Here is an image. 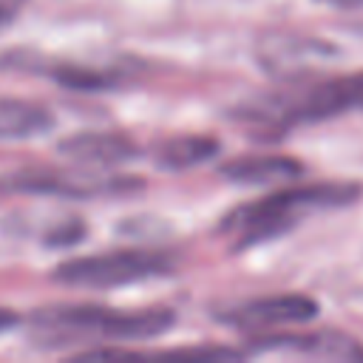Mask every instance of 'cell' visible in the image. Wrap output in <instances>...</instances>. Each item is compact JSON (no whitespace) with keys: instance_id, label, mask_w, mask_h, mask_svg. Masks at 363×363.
<instances>
[{"instance_id":"obj_5","label":"cell","mask_w":363,"mask_h":363,"mask_svg":"<svg viewBox=\"0 0 363 363\" xmlns=\"http://www.w3.org/2000/svg\"><path fill=\"white\" fill-rule=\"evenodd\" d=\"M176 261L159 250H116L99 255H79L57 264L51 269V281L62 286H85V289H105L136 284L145 278H159L173 272Z\"/></svg>"},{"instance_id":"obj_8","label":"cell","mask_w":363,"mask_h":363,"mask_svg":"<svg viewBox=\"0 0 363 363\" xmlns=\"http://www.w3.org/2000/svg\"><path fill=\"white\" fill-rule=\"evenodd\" d=\"M250 354H295V357H320V360H360V340L335 332H284V335H261L250 343Z\"/></svg>"},{"instance_id":"obj_10","label":"cell","mask_w":363,"mask_h":363,"mask_svg":"<svg viewBox=\"0 0 363 363\" xmlns=\"http://www.w3.org/2000/svg\"><path fill=\"white\" fill-rule=\"evenodd\" d=\"M57 150L82 167H113L119 162H130L139 156V147L125 133H108V130H79L60 139Z\"/></svg>"},{"instance_id":"obj_9","label":"cell","mask_w":363,"mask_h":363,"mask_svg":"<svg viewBox=\"0 0 363 363\" xmlns=\"http://www.w3.org/2000/svg\"><path fill=\"white\" fill-rule=\"evenodd\" d=\"M335 48L332 43L303 37V34H289V31H272L258 40V60L267 65L272 74H298L312 62H320L332 57Z\"/></svg>"},{"instance_id":"obj_13","label":"cell","mask_w":363,"mask_h":363,"mask_svg":"<svg viewBox=\"0 0 363 363\" xmlns=\"http://www.w3.org/2000/svg\"><path fill=\"white\" fill-rule=\"evenodd\" d=\"M54 125L51 113L34 102L0 99V139H23L43 133Z\"/></svg>"},{"instance_id":"obj_4","label":"cell","mask_w":363,"mask_h":363,"mask_svg":"<svg viewBox=\"0 0 363 363\" xmlns=\"http://www.w3.org/2000/svg\"><path fill=\"white\" fill-rule=\"evenodd\" d=\"M139 176H119L94 167H26L0 176V196H57V199H102L142 190Z\"/></svg>"},{"instance_id":"obj_6","label":"cell","mask_w":363,"mask_h":363,"mask_svg":"<svg viewBox=\"0 0 363 363\" xmlns=\"http://www.w3.org/2000/svg\"><path fill=\"white\" fill-rule=\"evenodd\" d=\"M0 65L6 71L54 79V82H60L62 88H71V91H108V88H116L125 79V74L119 68L85 65V62H74V60H57V57L31 51V48L9 51L6 57H0Z\"/></svg>"},{"instance_id":"obj_15","label":"cell","mask_w":363,"mask_h":363,"mask_svg":"<svg viewBox=\"0 0 363 363\" xmlns=\"http://www.w3.org/2000/svg\"><path fill=\"white\" fill-rule=\"evenodd\" d=\"M20 323V318H17V312H11V309H0V335L3 332H9L11 326H17Z\"/></svg>"},{"instance_id":"obj_2","label":"cell","mask_w":363,"mask_h":363,"mask_svg":"<svg viewBox=\"0 0 363 363\" xmlns=\"http://www.w3.org/2000/svg\"><path fill=\"white\" fill-rule=\"evenodd\" d=\"M363 111V71L329 77L292 91H275L235 111V119L264 139H278L295 128L315 125L346 111Z\"/></svg>"},{"instance_id":"obj_14","label":"cell","mask_w":363,"mask_h":363,"mask_svg":"<svg viewBox=\"0 0 363 363\" xmlns=\"http://www.w3.org/2000/svg\"><path fill=\"white\" fill-rule=\"evenodd\" d=\"M23 3H26V0H0V14H3L6 20H11V17L23 9Z\"/></svg>"},{"instance_id":"obj_11","label":"cell","mask_w":363,"mask_h":363,"mask_svg":"<svg viewBox=\"0 0 363 363\" xmlns=\"http://www.w3.org/2000/svg\"><path fill=\"white\" fill-rule=\"evenodd\" d=\"M218 173L238 184H275L298 179L303 173V164L292 156H238L224 162Z\"/></svg>"},{"instance_id":"obj_12","label":"cell","mask_w":363,"mask_h":363,"mask_svg":"<svg viewBox=\"0 0 363 363\" xmlns=\"http://www.w3.org/2000/svg\"><path fill=\"white\" fill-rule=\"evenodd\" d=\"M221 150V142L213 136H176L153 150V162L164 170H187L196 164H204Z\"/></svg>"},{"instance_id":"obj_1","label":"cell","mask_w":363,"mask_h":363,"mask_svg":"<svg viewBox=\"0 0 363 363\" xmlns=\"http://www.w3.org/2000/svg\"><path fill=\"white\" fill-rule=\"evenodd\" d=\"M176 323L173 309H116L99 303H48L31 312V340L57 349L108 340H147Z\"/></svg>"},{"instance_id":"obj_3","label":"cell","mask_w":363,"mask_h":363,"mask_svg":"<svg viewBox=\"0 0 363 363\" xmlns=\"http://www.w3.org/2000/svg\"><path fill=\"white\" fill-rule=\"evenodd\" d=\"M357 196H360V184H352V182L292 184L230 210L221 218L218 230L227 235H235V244H233L235 250H247L289 233L306 213L346 207Z\"/></svg>"},{"instance_id":"obj_7","label":"cell","mask_w":363,"mask_h":363,"mask_svg":"<svg viewBox=\"0 0 363 363\" xmlns=\"http://www.w3.org/2000/svg\"><path fill=\"white\" fill-rule=\"evenodd\" d=\"M320 306L315 298L301 292L286 295H267V298H250L244 303H235L224 312H218V320L244 332H272L281 326H301L318 318Z\"/></svg>"},{"instance_id":"obj_16","label":"cell","mask_w":363,"mask_h":363,"mask_svg":"<svg viewBox=\"0 0 363 363\" xmlns=\"http://www.w3.org/2000/svg\"><path fill=\"white\" fill-rule=\"evenodd\" d=\"M320 3H329V6H337V9H357V6H363V0H320Z\"/></svg>"}]
</instances>
